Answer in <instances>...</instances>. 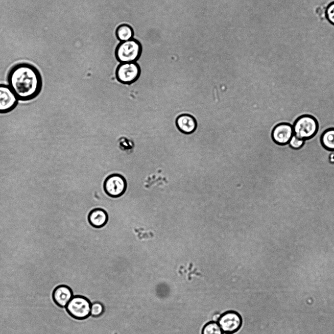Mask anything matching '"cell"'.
<instances>
[{
    "label": "cell",
    "instance_id": "obj_8",
    "mask_svg": "<svg viewBox=\"0 0 334 334\" xmlns=\"http://www.w3.org/2000/svg\"><path fill=\"white\" fill-rule=\"evenodd\" d=\"M19 102L17 96L8 85L0 84V113L13 110Z\"/></svg>",
    "mask_w": 334,
    "mask_h": 334
},
{
    "label": "cell",
    "instance_id": "obj_4",
    "mask_svg": "<svg viewBox=\"0 0 334 334\" xmlns=\"http://www.w3.org/2000/svg\"><path fill=\"white\" fill-rule=\"evenodd\" d=\"M126 181L123 176L119 174H112L105 180L103 188L106 193L112 197H119L125 191Z\"/></svg>",
    "mask_w": 334,
    "mask_h": 334
},
{
    "label": "cell",
    "instance_id": "obj_11",
    "mask_svg": "<svg viewBox=\"0 0 334 334\" xmlns=\"http://www.w3.org/2000/svg\"><path fill=\"white\" fill-rule=\"evenodd\" d=\"M176 124L179 130L186 134L192 133L197 127L195 119L189 114H182L178 117Z\"/></svg>",
    "mask_w": 334,
    "mask_h": 334
},
{
    "label": "cell",
    "instance_id": "obj_10",
    "mask_svg": "<svg viewBox=\"0 0 334 334\" xmlns=\"http://www.w3.org/2000/svg\"><path fill=\"white\" fill-rule=\"evenodd\" d=\"M72 296L71 289L65 285L57 286L52 292V298L54 302L61 307L66 306L72 298Z\"/></svg>",
    "mask_w": 334,
    "mask_h": 334
},
{
    "label": "cell",
    "instance_id": "obj_5",
    "mask_svg": "<svg viewBox=\"0 0 334 334\" xmlns=\"http://www.w3.org/2000/svg\"><path fill=\"white\" fill-rule=\"evenodd\" d=\"M91 306V303L87 299L82 296H75L68 303L66 309L72 316L82 319L90 315Z\"/></svg>",
    "mask_w": 334,
    "mask_h": 334
},
{
    "label": "cell",
    "instance_id": "obj_7",
    "mask_svg": "<svg viewBox=\"0 0 334 334\" xmlns=\"http://www.w3.org/2000/svg\"><path fill=\"white\" fill-rule=\"evenodd\" d=\"M140 69L136 62L121 63L118 67L116 74L117 80L123 84L135 82L139 77Z\"/></svg>",
    "mask_w": 334,
    "mask_h": 334
},
{
    "label": "cell",
    "instance_id": "obj_12",
    "mask_svg": "<svg viewBox=\"0 0 334 334\" xmlns=\"http://www.w3.org/2000/svg\"><path fill=\"white\" fill-rule=\"evenodd\" d=\"M88 219L91 225L96 228H100L106 224L108 216L104 209L95 208L89 213Z\"/></svg>",
    "mask_w": 334,
    "mask_h": 334
},
{
    "label": "cell",
    "instance_id": "obj_15",
    "mask_svg": "<svg viewBox=\"0 0 334 334\" xmlns=\"http://www.w3.org/2000/svg\"><path fill=\"white\" fill-rule=\"evenodd\" d=\"M202 334H223V331L218 323L212 321L204 325Z\"/></svg>",
    "mask_w": 334,
    "mask_h": 334
},
{
    "label": "cell",
    "instance_id": "obj_14",
    "mask_svg": "<svg viewBox=\"0 0 334 334\" xmlns=\"http://www.w3.org/2000/svg\"><path fill=\"white\" fill-rule=\"evenodd\" d=\"M321 144L329 150H334V128L326 130L320 138Z\"/></svg>",
    "mask_w": 334,
    "mask_h": 334
},
{
    "label": "cell",
    "instance_id": "obj_13",
    "mask_svg": "<svg viewBox=\"0 0 334 334\" xmlns=\"http://www.w3.org/2000/svg\"><path fill=\"white\" fill-rule=\"evenodd\" d=\"M116 36L120 42H125L132 39L134 32L132 27L127 24L119 25L116 29Z\"/></svg>",
    "mask_w": 334,
    "mask_h": 334
},
{
    "label": "cell",
    "instance_id": "obj_6",
    "mask_svg": "<svg viewBox=\"0 0 334 334\" xmlns=\"http://www.w3.org/2000/svg\"><path fill=\"white\" fill-rule=\"evenodd\" d=\"M242 318L237 311L229 310L220 315L218 324L223 332L233 334L237 332L242 325Z\"/></svg>",
    "mask_w": 334,
    "mask_h": 334
},
{
    "label": "cell",
    "instance_id": "obj_2",
    "mask_svg": "<svg viewBox=\"0 0 334 334\" xmlns=\"http://www.w3.org/2000/svg\"><path fill=\"white\" fill-rule=\"evenodd\" d=\"M141 45L137 40L132 38L121 42L117 47L116 55L120 63L135 62L141 53Z\"/></svg>",
    "mask_w": 334,
    "mask_h": 334
},
{
    "label": "cell",
    "instance_id": "obj_16",
    "mask_svg": "<svg viewBox=\"0 0 334 334\" xmlns=\"http://www.w3.org/2000/svg\"><path fill=\"white\" fill-rule=\"evenodd\" d=\"M304 141V139L300 138L293 134L288 143V144L292 148L298 149L303 146Z\"/></svg>",
    "mask_w": 334,
    "mask_h": 334
},
{
    "label": "cell",
    "instance_id": "obj_3",
    "mask_svg": "<svg viewBox=\"0 0 334 334\" xmlns=\"http://www.w3.org/2000/svg\"><path fill=\"white\" fill-rule=\"evenodd\" d=\"M292 126L295 136L306 140L315 135L318 129V122L313 116L303 115L295 120Z\"/></svg>",
    "mask_w": 334,
    "mask_h": 334
},
{
    "label": "cell",
    "instance_id": "obj_9",
    "mask_svg": "<svg viewBox=\"0 0 334 334\" xmlns=\"http://www.w3.org/2000/svg\"><path fill=\"white\" fill-rule=\"evenodd\" d=\"M293 134L292 125L282 122L274 127L271 132V138L276 144L283 145L288 143Z\"/></svg>",
    "mask_w": 334,
    "mask_h": 334
},
{
    "label": "cell",
    "instance_id": "obj_18",
    "mask_svg": "<svg viewBox=\"0 0 334 334\" xmlns=\"http://www.w3.org/2000/svg\"><path fill=\"white\" fill-rule=\"evenodd\" d=\"M326 16L328 20L334 25V2H331L327 7Z\"/></svg>",
    "mask_w": 334,
    "mask_h": 334
},
{
    "label": "cell",
    "instance_id": "obj_17",
    "mask_svg": "<svg viewBox=\"0 0 334 334\" xmlns=\"http://www.w3.org/2000/svg\"><path fill=\"white\" fill-rule=\"evenodd\" d=\"M103 311V307L100 303H94L91 306L90 313L94 316H98L100 315Z\"/></svg>",
    "mask_w": 334,
    "mask_h": 334
},
{
    "label": "cell",
    "instance_id": "obj_1",
    "mask_svg": "<svg viewBox=\"0 0 334 334\" xmlns=\"http://www.w3.org/2000/svg\"><path fill=\"white\" fill-rule=\"evenodd\" d=\"M8 85L19 101H28L40 93L42 78L39 70L33 65L21 63L10 70L8 76Z\"/></svg>",
    "mask_w": 334,
    "mask_h": 334
}]
</instances>
